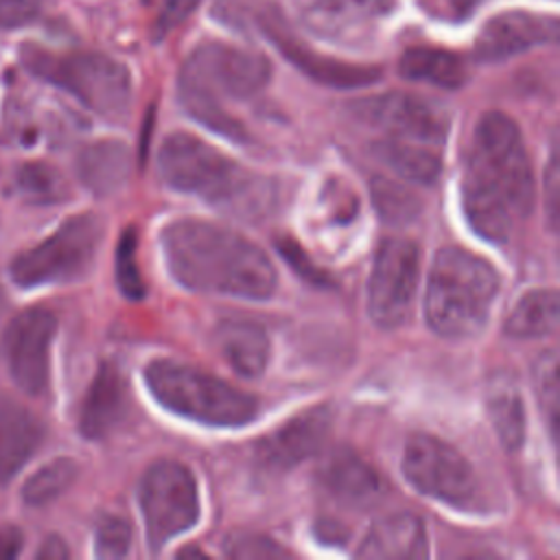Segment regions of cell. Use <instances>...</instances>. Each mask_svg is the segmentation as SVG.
Masks as SVG:
<instances>
[{
    "label": "cell",
    "instance_id": "cell-11",
    "mask_svg": "<svg viewBox=\"0 0 560 560\" xmlns=\"http://www.w3.org/2000/svg\"><path fill=\"white\" fill-rule=\"evenodd\" d=\"M420 254L407 238H385L368 280V313L378 328H398L411 313Z\"/></svg>",
    "mask_w": 560,
    "mask_h": 560
},
{
    "label": "cell",
    "instance_id": "cell-35",
    "mask_svg": "<svg viewBox=\"0 0 560 560\" xmlns=\"http://www.w3.org/2000/svg\"><path fill=\"white\" fill-rule=\"evenodd\" d=\"M278 252H280V254L287 258V262H289L302 278H306L308 282H313V284H330L328 276L322 273V271L306 258V254L302 252V247H300L298 243H293V241H289V238H278Z\"/></svg>",
    "mask_w": 560,
    "mask_h": 560
},
{
    "label": "cell",
    "instance_id": "cell-14",
    "mask_svg": "<svg viewBox=\"0 0 560 560\" xmlns=\"http://www.w3.org/2000/svg\"><path fill=\"white\" fill-rule=\"evenodd\" d=\"M558 39V20L529 11L499 13L486 22L475 42L479 61H501Z\"/></svg>",
    "mask_w": 560,
    "mask_h": 560
},
{
    "label": "cell",
    "instance_id": "cell-20",
    "mask_svg": "<svg viewBox=\"0 0 560 560\" xmlns=\"http://www.w3.org/2000/svg\"><path fill=\"white\" fill-rule=\"evenodd\" d=\"M427 553L424 525L416 514L409 512L376 521L357 549L359 558L372 560H420Z\"/></svg>",
    "mask_w": 560,
    "mask_h": 560
},
{
    "label": "cell",
    "instance_id": "cell-37",
    "mask_svg": "<svg viewBox=\"0 0 560 560\" xmlns=\"http://www.w3.org/2000/svg\"><path fill=\"white\" fill-rule=\"evenodd\" d=\"M547 212H549L551 228H556V219H558V155H556V151L551 153L549 168H547Z\"/></svg>",
    "mask_w": 560,
    "mask_h": 560
},
{
    "label": "cell",
    "instance_id": "cell-30",
    "mask_svg": "<svg viewBox=\"0 0 560 560\" xmlns=\"http://www.w3.org/2000/svg\"><path fill=\"white\" fill-rule=\"evenodd\" d=\"M372 195H374V203H376L381 217L392 223H405V221L413 219L420 210L418 201L411 192H407L405 188H400L398 184L387 182V179H376L372 184Z\"/></svg>",
    "mask_w": 560,
    "mask_h": 560
},
{
    "label": "cell",
    "instance_id": "cell-6",
    "mask_svg": "<svg viewBox=\"0 0 560 560\" xmlns=\"http://www.w3.org/2000/svg\"><path fill=\"white\" fill-rule=\"evenodd\" d=\"M144 381L162 407L197 422L241 427L258 413L256 396L184 363L166 359L151 361L144 368Z\"/></svg>",
    "mask_w": 560,
    "mask_h": 560
},
{
    "label": "cell",
    "instance_id": "cell-41",
    "mask_svg": "<svg viewBox=\"0 0 560 560\" xmlns=\"http://www.w3.org/2000/svg\"><path fill=\"white\" fill-rule=\"evenodd\" d=\"M446 4V9L455 15V18H464L470 11H475L477 4H481L483 0H442Z\"/></svg>",
    "mask_w": 560,
    "mask_h": 560
},
{
    "label": "cell",
    "instance_id": "cell-2",
    "mask_svg": "<svg viewBox=\"0 0 560 560\" xmlns=\"http://www.w3.org/2000/svg\"><path fill=\"white\" fill-rule=\"evenodd\" d=\"M162 252L171 276L192 291L265 300L276 289L267 254L243 234L201 219L168 223Z\"/></svg>",
    "mask_w": 560,
    "mask_h": 560
},
{
    "label": "cell",
    "instance_id": "cell-24",
    "mask_svg": "<svg viewBox=\"0 0 560 560\" xmlns=\"http://www.w3.org/2000/svg\"><path fill=\"white\" fill-rule=\"evenodd\" d=\"M398 72L409 81H422L438 88L455 90L464 85L468 70L462 57L442 48H407L398 61Z\"/></svg>",
    "mask_w": 560,
    "mask_h": 560
},
{
    "label": "cell",
    "instance_id": "cell-25",
    "mask_svg": "<svg viewBox=\"0 0 560 560\" xmlns=\"http://www.w3.org/2000/svg\"><path fill=\"white\" fill-rule=\"evenodd\" d=\"M372 151L396 175L416 184H433L442 168L440 149H433V147L378 138Z\"/></svg>",
    "mask_w": 560,
    "mask_h": 560
},
{
    "label": "cell",
    "instance_id": "cell-26",
    "mask_svg": "<svg viewBox=\"0 0 560 560\" xmlns=\"http://www.w3.org/2000/svg\"><path fill=\"white\" fill-rule=\"evenodd\" d=\"M558 293L553 289H536L525 293L505 319V332L516 339H536L558 328Z\"/></svg>",
    "mask_w": 560,
    "mask_h": 560
},
{
    "label": "cell",
    "instance_id": "cell-32",
    "mask_svg": "<svg viewBox=\"0 0 560 560\" xmlns=\"http://www.w3.org/2000/svg\"><path fill=\"white\" fill-rule=\"evenodd\" d=\"M534 387L540 400V407L547 416L551 435H556L558 422V352L547 350L534 365Z\"/></svg>",
    "mask_w": 560,
    "mask_h": 560
},
{
    "label": "cell",
    "instance_id": "cell-36",
    "mask_svg": "<svg viewBox=\"0 0 560 560\" xmlns=\"http://www.w3.org/2000/svg\"><path fill=\"white\" fill-rule=\"evenodd\" d=\"M201 0H166L162 4V11L155 20V33L164 35L166 31H171L173 26L182 24L199 4Z\"/></svg>",
    "mask_w": 560,
    "mask_h": 560
},
{
    "label": "cell",
    "instance_id": "cell-15",
    "mask_svg": "<svg viewBox=\"0 0 560 560\" xmlns=\"http://www.w3.org/2000/svg\"><path fill=\"white\" fill-rule=\"evenodd\" d=\"M330 424L332 416L326 405L302 411L256 444V459L267 468L289 470L324 446Z\"/></svg>",
    "mask_w": 560,
    "mask_h": 560
},
{
    "label": "cell",
    "instance_id": "cell-42",
    "mask_svg": "<svg viewBox=\"0 0 560 560\" xmlns=\"http://www.w3.org/2000/svg\"><path fill=\"white\" fill-rule=\"evenodd\" d=\"M177 556H179V558H182V556H201V558H203V553H201L199 549H192V547H188V549H182Z\"/></svg>",
    "mask_w": 560,
    "mask_h": 560
},
{
    "label": "cell",
    "instance_id": "cell-16",
    "mask_svg": "<svg viewBox=\"0 0 560 560\" xmlns=\"http://www.w3.org/2000/svg\"><path fill=\"white\" fill-rule=\"evenodd\" d=\"M298 18L317 35L350 37L385 18L394 0H291Z\"/></svg>",
    "mask_w": 560,
    "mask_h": 560
},
{
    "label": "cell",
    "instance_id": "cell-21",
    "mask_svg": "<svg viewBox=\"0 0 560 560\" xmlns=\"http://www.w3.org/2000/svg\"><path fill=\"white\" fill-rule=\"evenodd\" d=\"M267 31H269V37L276 42V46L284 52V57L317 83L332 85V88H361L378 81L381 77L378 68L346 63V61L317 55L306 46L298 44L295 39H291L276 24H267Z\"/></svg>",
    "mask_w": 560,
    "mask_h": 560
},
{
    "label": "cell",
    "instance_id": "cell-40",
    "mask_svg": "<svg viewBox=\"0 0 560 560\" xmlns=\"http://www.w3.org/2000/svg\"><path fill=\"white\" fill-rule=\"evenodd\" d=\"M31 7H33V0H0V15L11 20V15L26 13Z\"/></svg>",
    "mask_w": 560,
    "mask_h": 560
},
{
    "label": "cell",
    "instance_id": "cell-10",
    "mask_svg": "<svg viewBox=\"0 0 560 560\" xmlns=\"http://www.w3.org/2000/svg\"><path fill=\"white\" fill-rule=\"evenodd\" d=\"M402 472L418 492L440 503L459 510L477 505L479 483L472 466L462 453L438 438H409L402 455Z\"/></svg>",
    "mask_w": 560,
    "mask_h": 560
},
{
    "label": "cell",
    "instance_id": "cell-23",
    "mask_svg": "<svg viewBox=\"0 0 560 560\" xmlns=\"http://www.w3.org/2000/svg\"><path fill=\"white\" fill-rule=\"evenodd\" d=\"M129 164L131 158L122 142L101 140L88 144L81 151L77 160V173L83 186L94 195H109L127 182Z\"/></svg>",
    "mask_w": 560,
    "mask_h": 560
},
{
    "label": "cell",
    "instance_id": "cell-3",
    "mask_svg": "<svg viewBox=\"0 0 560 560\" xmlns=\"http://www.w3.org/2000/svg\"><path fill=\"white\" fill-rule=\"evenodd\" d=\"M271 77L269 61L252 50L210 42L192 50L179 74V101L184 109L208 129L236 142L247 131L223 101H245L258 94Z\"/></svg>",
    "mask_w": 560,
    "mask_h": 560
},
{
    "label": "cell",
    "instance_id": "cell-4",
    "mask_svg": "<svg viewBox=\"0 0 560 560\" xmlns=\"http://www.w3.org/2000/svg\"><path fill=\"white\" fill-rule=\"evenodd\" d=\"M497 291L499 273L486 258L462 247H444L429 271L427 322L442 337H472L483 328Z\"/></svg>",
    "mask_w": 560,
    "mask_h": 560
},
{
    "label": "cell",
    "instance_id": "cell-13",
    "mask_svg": "<svg viewBox=\"0 0 560 560\" xmlns=\"http://www.w3.org/2000/svg\"><path fill=\"white\" fill-rule=\"evenodd\" d=\"M57 319L48 308L33 306L15 315L2 335V354L13 383L28 396L48 387L50 346Z\"/></svg>",
    "mask_w": 560,
    "mask_h": 560
},
{
    "label": "cell",
    "instance_id": "cell-38",
    "mask_svg": "<svg viewBox=\"0 0 560 560\" xmlns=\"http://www.w3.org/2000/svg\"><path fill=\"white\" fill-rule=\"evenodd\" d=\"M24 545V536L18 527L4 525L0 527V560H13Z\"/></svg>",
    "mask_w": 560,
    "mask_h": 560
},
{
    "label": "cell",
    "instance_id": "cell-12",
    "mask_svg": "<svg viewBox=\"0 0 560 560\" xmlns=\"http://www.w3.org/2000/svg\"><path fill=\"white\" fill-rule=\"evenodd\" d=\"M352 114L363 125L378 129L383 140L433 149L444 144L448 129V118L440 105L405 92H389L354 101Z\"/></svg>",
    "mask_w": 560,
    "mask_h": 560
},
{
    "label": "cell",
    "instance_id": "cell-39",
    "mask_svg": "<svg viewBox=\"0 0 560 560\" xmlns=\"http://www.w3.org/2000/svg\"><path fill=\"white\" fill-rule=\"evenodd\" d=\"M70 556L66 542L59 536H48L37 549L39 560H66Z\"/></svg>",
    "mask_w": 560,
    "mask_h": 560
},
{
    "label": "cell",
    "instance_id": "cell-28",
    "mask_svg": "<svg viewBox=\"0 0 560 560\" xmlns=\"http://www.w3.org/2000/svg\"><path fill=\"white\" fill-rule=\"evenodd\" d=\"M79 466L70 457H57L33 472L22 486V501L31 508H42L59 499L77 479Z\"/></svg>",
    "mask_w": 560,
    "mask_h": 560
},
{
    "label": "cell",
    "instance_id": "cell-9",
    "mask_svg": "<svg viewBox=\"0 0 560 560\" xmlns=\"http://www.w3.org/2000/svg\"><path fill=\"white\" fill-rule=\"evenodd\" d=\"M147 542L158 553L171 538L190 529L199 516L197 483L190 470L173 459L147 468L138 490Z\"/></svg>",
    "mask_w": 560,
    "mask_h": 560
},
{
    "label": "cell",
    "instance_id": "cell-7",
    "mask_svg": "<svg viewBox=\"0 0 560 560\" xmlns=\"http://www.w3.org/2000/svg\"><path fill=\"white\" fill-rule=\"evenodd\" d=\"M24 66L39 79L72 94L81 105L105 118H120L129 109L131 77L116 59L101 52L24 50Z\"/></svg>",
    "mask_w": 560,
    "mask_h": 560
},
{
    "label": "cell",
    "instance_id": "cell-17",
    "mask_svg": "<svg viewBox=\"0 0 560 560\" xmlns=\"http://www.w3.org/2000/svg\"><path fill=\"white\" fill-rule=\"evenodd\" d=\"M42 442L39 418L15 398L0 394V488L24 468Z\"/></svg>",
    "mask_w": 560,
    "mask_h": 560
},
{
    "label": "cell",
    "instance_id": "cell-27",
    "mask_svg": "<svg viewBox=\"0 0 560 560\" xmlns=\"http://www.w3.org/2000/svg\"><path fill=\"white\" fill-rule=\"evenodd\" d=\"M488 411L501 444L516 451L525 438V407L512 383H494L488 396Z\"/></svg>",
    "mask_w": 560,
    "mask_h": 560
},
{
    "label": "cell",
    "instance_id": "cell-22",
    "mask_svg": "<svg viewBox=\"0 0 560 560\" xmlns=\"http://www.w3.org/2000/svg\"><path fill=\"white\" fill-rule=\"evenodd\" d=\"M214 341L236 374L254 378L265 372L269 339L262 326L247 319H228L214 330Z\"/></svg>",
    "mask_w": 560,
    "mask_h": 560
},
{
    "label": "cell",
    "instance_id": "cell-18",
    "mask_svg": "<svg viewBox=\"0 0 560 560\" xmlns=\"http://www.w3.org/2000/svg\"><path fill=\"white\" fill-rule=\"evenodd\" d=\"M129 407L127 383L116 365L103 363L83 398L79 429L88 440L107 438L125 420Z\"/></svg>",
    "mask_w": 560,
    "mask_h": 560
},
{
    "label": "cell",
    "instance_id": "cell-31",
    "mask_svg": "<svg viewBox=\"0 0 560 560\" xmlns=\"http://www.w3.org/2000/svg\"><path fill=\"white\" fill-rule=\"evenodd\" d=\"M136 232L129 228L120 234L118 249H116V280L120 291L129 300H142L144 298V280L138 267L136 256Z\"/></svg>",
    "mask_w": 560,
    "mask_h": 560
},
{
    "label": "cell",
    "instance_id": "cell-29",
    "mask_svg": "<svg viewBox=\"0 0 560 560\" xmlns=\"http://www.w3.org/2000/svg\"><path fill=\"white\" fill-rule=\"evenodd\" d=\"M15 184L20 195L31 203H59L68 199L63 175L46 162L24 164L15 175Z\"/></svg>",
    "mask_w": 560,
    "mask_h": 560
},
{
    "label": "cell",
    "instance_id": "cell-33",
    "mask_svg": "<svg viewBox=\"0 0 560 560\" xmlns=\"http://www.w3.org/2000/svg\"><path fill=\"white\" fill-rule=\"evenodd\" d=\"M131 545V527L116 514H105L96 523L94 549L98 558H122Z\"/></svg>",
    "mask_w": 560,
    "mask_h": 560
},
{
    "label": "cell",
    "instance_id": "cell-19",
    "mask_svg": "<svg viewBox=\"0 0 560 560\" xmlns=\"http://www.w3.org/2000/svg\"><path fill=\"white\" fill-rule=\"evenodd\" d=\"M317 477L332 499L354 508L372 503L383 492L376 470L350 448L330 451L322 459Z\"/></svg>",
    "mask_w": 560,
    "mask_h": 560
},
{
    "label": "cell",
    "instance_id": "cell-34",
    "mask_svg": "<svg viewBox=\"0 0 560 560\" xmlns=\"http://www.w3.org/2000/svg\"><path fill=\"white\" fill-rule=\"evenodd\" d=\"M225 553L230 558H282L287 551L276 545L271 538H265L260 534H247L238 532L225 538Z\"/></svg>",
    "mask_w": 560,
    "mask_h": 560
},
{
    "label": "cell",
    "instance_id": "cell-1",
    "mask_svg": "<svg viewBox=\"0 0 560 560\" xmlns=\"http://www.w3.org/2000/svg\"><path fill=\"white\" fill-rule=\"evenodd\" d=\"M462 201L472 230L505 243L534 206V175L516 122L488 112L479 118L466 160Z\"/></svg>",
    "mask_w": 560,
    "mask_h": 560
},
{
    "label": "cell",
    "instance_id": "cell-5",
    "mask_svg": "<svg viewBox=\"0 0 560 560\" xmlns=\"http://www.w3.org/2000/svg\"><path fill=\"white\" fill-rule=\"evenodd\" d=\"M158 171L171 188L243 210V214L262 206L267 195L258 177L190 133H173L164 140Z\"/></svg>",
    "mask_w": 560,
    "mask_h": 560
},
{
    "label": "cell",
    "instance_id": "cell-8",
    "mask_svg": "<svg viewBox=\"0 0 560 560\" xmlns=\"http://www.w3.org/2000/svg\"><path fill=\"white\" fill-rule=\"evenodd\" d=\"M101 232V221L94 214L70 217L48 238L13 258V282L22 289H35L81 278L92 267Z\"/></svg>",
    "mask_w": 560,
    "mask_h": 560
}]
</instances>
